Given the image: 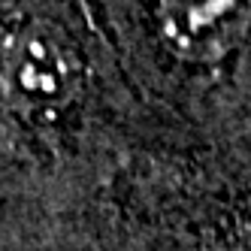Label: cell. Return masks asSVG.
<instances>
[{
    "label": "cell",
    "instance_id": "1",
    "mask_svg": "<svg viewBox=\"0 0 251 251\" xmlns=\"http://www.w3.org/2000/svg\"><path fill=\"white\" fill-rule=\"evenodd\" d=\"M79 61L49 27L27 25L0 43V91L22 112H49L73 100Z\"/></svg>",
    "mask_w": 251,
    "mask_h": 251
},
{
    "label": "cell",
    "instance_id": "2",
    "mask_svg": "<svg viewBox=\"0 0 251 251\" xmlns=\"http://www.w3.org/2000/svg\"><path fill=\"white\" fill-rule=\"evenodd\" d=\"M251 0H160V27L176 55L218 61L242 40Z\"/></svg>",
    "mask_w": 251,
    "mask_h": 251
}]
</instances>
